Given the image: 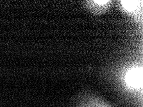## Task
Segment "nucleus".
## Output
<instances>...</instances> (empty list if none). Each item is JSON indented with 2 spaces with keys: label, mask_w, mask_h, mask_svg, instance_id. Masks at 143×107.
I'll use <instances>...</instances> for the list:
<instances>
[{
  "label": "nucleus",
  "mask_w": 143,
  "mask_h": 107,
  "mask_svg": "<svg viewBox=\"0 0 143 107\" xmlns=\"http://www.w3.org/2000/svg\"><path fill=\"white\" fill-rule=\"evenodd\" d=\"M122 7H123L126 11L129 12H133L136 11L139 7V2H121Z\"/></svg>",
  "instance_id": "3"
},
{
  "label": "nucleus",
  "mask_w": 143,
  "mask_h": 107,
  "mask_svg": "<svg viewBox=\"0 0 143 107\" xmlns=\"http://www.w3.org/2000/svg\"><path fill=\"white\" fill-rule=\"evenodd\" d=\"M89 7L95 12H101L107 9L109 5L110 2L108 1H93L89 2Z\"/></svg>",
  "instance_id": "2"
},
{
  "label": "nucleus",
  "mask_w": 143,
  "mask_h": 107,
  "mask_svg": "<svg viewBox=\"0 0 143 107\" xmlns=\"http://www.w3.org/2000/svg\"><path fill=\"white\" fill-rule=\"evenodd\" d=\"M128 84L133 87H139L141 84L142 73L139 70H133L128 75Z\"/></svg>",
  "instance_id": "1"
}]
</instances>
